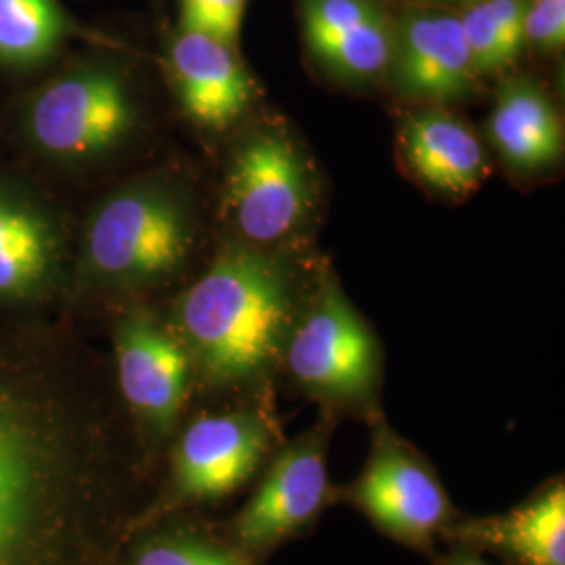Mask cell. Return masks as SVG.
I'll return each mask as SVG.
<instances>
[{
	"mask_svg": "<svg viewBox=\"0 0 565 565\" xmlns=\"http://www.w3.org/2000/svg\"><path fill=\"white\" fill-rule=\"evenodd\" d=\"M289 249L228 242L177 302L174 331L193 373L221 390H256L281 369L302 303Z\"/></svg>",
	"mask_w": 565,
	"mask_h": 565,
	"instance_id": "6da1fadb",
	"label": "cell"
},
{
	"mask_svg": "<svg viewBox=\"0 0 565 565\" xmlns=\"http://www.w3.org/2000/svg\"><path fill=\"white\" fill-rule=\"evenodd\" d=\"M200 233L191 191L168 177L128 182L97 203L82 237L88 281L114 291H141L181 275Z\"/></svg>",
	"mask_w": 565,
	"mask_h": 565,
	"instance_id": "7a4b0ae2",
	"label": "cell"
},
{
	"mask_svg": "<svg viewBox=\"0 0 565 565\" xmlns=\"http://www.w3.org/2000/svg\"><path fill=\"white\" fill-rule=\"evenodd\" d=\"M281 369L331 415L352 413L369 422L380 415L382 343L333 273H321L303 296L282 348Z\"/></svg>",
	"mask_w": 565,
	"mask_h": 565,
	"instance_id": "3957f363",
	"label": "cell"
},
{
	"mask_svg": "<svg viewBox=\"0 0 565 565\" xmlns=\"http://www.w3.org/2000/svg\"><path fill=\"white\" fill-rule=\"evenodd\" d=\"M317 202V172L287 126L260 124L233 147L224 181V214L237 242L289 249L310 224Z\"/></svg>",
	"mask_w": 565,
	"mask_h": 565,
	"instance_id": "277c9868",
	"label": "cell"
},
{
	"mask_svg": "<svg viewBox=\"0 0 565 565\" xmlns=\"http://www.w3.org/2000/svg\"><path fill=\"white\" fill-rule=\"evenodd\" d=\"M139 120L130 81L109 63L78 65L44 82L23 114L30 142L65 163L93 162L118 151Z\"/></svg>",
	"mask_w": 565,
	"mask_h": 565,
	"instance_id": "5b68a950",
	"label": "cell"
},
{
	"mask_svg": "<svg viewBox=\"0 0 565 565\" xmlns=\"http://www.w3.org/2000/svg\"><path fill=\"white\" fill-rule=\"evenodd\" d=\"M382 534L429 553L459 520L445 484L424 455L382 417L371 419V450L359 478L340 490Z\"/></svg>",
	"mask_w": 565,
	"mask_h": 565,
	"instance_id": "8992f818",
	"label": "cell"
},
{
	"mask_svg": "<svg viewBox=\"0 0 565 565\" xmlns=\"http://www.w3.org/2000/svg\"><path fill=\"white\" fill-rule=\"evenodd\" d=\"M333 427V415L324 411L319 424L279 445L268 459L260 484L231 522V545L258 562L308 532L327 507L340 501V490L329 478Z\"/></svg>",
	"mask_w": 565,
	"mask_h": 565,
	"instance_id": "52a82bcc",
	"label": "cell"
},
{
	"mask_svg": "<svg viewBox=\"0 0 565 565\" xmlns=\"http://www.w3.org/2000/svg\"><path fill=\"white\" fill-rule=\"evenodd\" d=\"M279 445L281 427L264 404L198 417L186 425L174 448V499L223 501L247 484Z\"/></svg>",
	"mask_w": 565,
	"mask_h": 565,
	"instance_id": "ba28073f",
	"label": "cell"
},
{
	"mask_svg": "<svg viewBox=\"0 0 565 565\" xmlns=\"http://www.w3.org/2000/svg\"><path fill=\"white\" fill-rule=\"evenodd\" d=\"M116 363L121 394L151 434H170L186 403L193 363L174 329L145 310L128 312L116 329Z\"/></svg>",
	"mask_w": 565,
	"mask_h": 565,
	"instance_id": "9c48e42d",
	"label": "cell"
},
{
	"mask_svg": "<svg viewBox=\"0 0 565 565\" xmlns=\"http://www.w3.org/2000/svg\"><path fill=\"white\" fill-rule=\"evenodd\" d=\"M384 81L394 95L417 105L461 102L480 81L459 15L419 7L394 25V46Z\"/></svg>",
	"mask_w": 565,
	"mask_h": 565,
	"instance_id": "30bf717a",
	"label": "cell"
},
{
	"mask_svg": "<svg viewBox=\"0 0 565 565\" xmlns=\"http://www.w3.org/2000/svg\"><path fill=\"white\" fill-rule=\"evenodd\" d=\"M303 41L310 57L343 86H371L385 78L394 23L377 0H302Z\"/></svg>",
	"mask_w": 565,
	"mask_h": 565,
	"instance_id": "8fae6325",
	"label": "cell"
},
{
	"mask_svg": "<svg viewBox=\"0 0 565 565\" xmlns=\"http://www.w3.org/2000/svg\"><path fill=\"white\" fill-rule=\"evenodd\" d=\"M168 63L182 111L200 128L223 132L254 102L256 84L235 46L181 30L170 46Z\"/></svg>",
	"mask_w": 565,
	"mask_h": 565,
	"instance_id": "7c38bea8",
	"label": "cell"
},
{
	"mask_svg": "<svg viewBox=\"0 0 565 565\" xmlns=\"http://www.w3.org/2000/svg\"><path fill=\"white\" fill-rule=\"evenodd\" d=\"M445 541L478 553L492 551L513 565H565L564 480H551L507 513L459 515Z\"/></svg>",
	"mask_w": 565,
	"mask_h": 565,
	"instance_id": "4fadbf2b",
	"label": "cell"
},
{
	"mask_svg": "<svg viewBox=\"0 0 565 565\" xmlns=\"http://www.w3.org/2000/svg\"><path fill=\"white\" fill-rule=\"evenodd\" d=\"M63 260L55 216L30 193L0 181V302L41 298L60 279Z\"/></svg>",
	"mask_w": 565,
	"mask_h": 565,
	"instance_id": "5bb4252c",
	"label": "cell"
},
{
	"mask_svg": "<svg viewBox=\"0 0 565 565\" xmlns=\"http://www.w3.org/2000/svg\"><path fill=\"white\" fill-rule=\"evenodd\" d=\"M398 142L408 172L438 193L465 195L488 177L484 145L443 105H425L408 114Z\"/></svg>",
	"mask_w": 565,
	"mask_h": 565,
	"instance_id": "9a60e30c",
	"label": "cell"
},
{
	"mask_svg": "<svg viewBox=\"0 0 565 565\" xmlns=\"http://www.w3.org/2000/svg\"><path fill=\"white\" fill-rule=\"evenodd\" d=\"M488 139L518 174H539L564 158V121L545 88L532 78H509L497 90Z\"/></svg>",
	"mask_w": 565,
	"mask_h": 565,
	"instance_id": "2e32d148",
	"label": "cell"
},
{
	"mask_svg": "<svg viewBox=\"0 0 565 565\" xmlns=\"http://www.w3.org/2000/svg\"><path fill=\"white\" fill-rule=\"evenodd\" d=\"M28 408L0 375V565L9 564L28 524L34 494V452Z\"/></svg>",
	"mask_w": 565,
	"mask_h": 565,
	"instance_id": "e0dca14e",
	"label": "cell"
},
{
	"mask_svg": "<svg viewBox=\"0 0 565 565\" xmlns=\"http://www.w3.org/2000/svg\"><path fill=\"white\" fill-rule=\"evenodd\" d=\"M67 21L57 0H0V63L25 70L60 51Z\"/></svg>",
	"mask_w": 565,
	"mask_h": 565,
	"instance_id": "ac0fdd59",
	"label": "cell"
},
{
	"mask_svg": "<svg viewBox=\"0 0 565 565\" xmlns=\"http://www.w3.org/2000/svg\"><path fill=\"white\" fill-rule=\"evenodd\" d=\"M132 565H258L235 546L200 536H166L142 546Z\"/></svg>",
	"mask_w": 565,
	"mask_h": 565,
	"instance_id": "d6986e66",
	"label": "cell"
},
{
	"mask_svg": "<svg viewBox=\"0 0 565 565\" xmlns=\"http://www.w3.org/2000/svg\"><path fill=\"white\" fill-rule=\"evenodd\" d=\"M245 0H181L182 30L205 34L237 49Z\"/></svg>",
	"mask_w": 565,
	"mask_h": 565,
	"instance_id": "ffe728a7",
	"label": "cell"
},
{
	"mask_svg": "<svg viewBox=\"0 0 565 565\" xmlns=\"http://www.w3.org/2000/svg\"><path fill=\"white\" fill-rule=\"evenodd\" d=\"M565 42V0H530L525 44L539 53H557Z\"/></svg>",
	"mask_w": 565,
	"mask_h": 565,
	"instance_id": "44dd1931",
	"label": "cell"
},
{
	"mask_svg": "<svg viewBox=\"0 0 565 565\" xmlns=\"http://www.w3.org/2000/svg\"><path fill=\"white\" fill-rule=\"evenodd\" d=\"M484 4L513 67L525 49V13L530 0H484Z\"/></svg>",
	"mask_w": 565,
	"mask_h": 565,
	"instance_id": "7402d4cb",
	"label": "cell"
},
{
	"mask_svg": "<svg viewBox=\"0 0 565 565\" xmlns=\"http://www.w3.org/2000/svg\"><path fill=\"white\" fill-rule=\"evenodd\" d=\"M443 565H490L486 562L484 557L473 551V548H467V546L452 545L450 555L446 557Z\"/></svg>",
	"mask_w": 565,
	"mask_h": 565,
	"instance_id": "603a6c76",
	"label": "cell"
},
{
	"mask_svg": "<svg viewBox=\"0 0 565 565\" xmlns=\"http://www.w3.org/2000/svg\"><path fill=\"white\" fill-rule=\"evenodd\" d=\"M422 4H429V7H440V4H457V2H473V0H417Z\"/></svg>",
	"mask_w": 565,
	"mask_h": 565,
	"instance_id": "cb8c5ba5",
	"label": "cell"
}]
</instances>
